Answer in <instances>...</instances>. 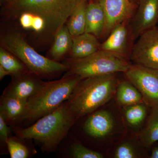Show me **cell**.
<instances>
[{
    "label": "cell",
    "mask_w": 158,
    "mask_h": 158,
    "mask_svg": "<svg viewBox=\"0 0 158 158\" xmlns=\"http://www.w3.org/2000/svg\"><path fill=\"white\" fill-rule=\"evenodd\" d=\"M90 0H10L8 6L18 12H30L42 18L45 29L55 35L77 7Z\"/></svg>",
    "instance_id": "3"
},
{
    "label": "cell",
    "mask_w": 158,
    "mask_h": 158,
    "mask_svg": "<svg viewBox=\"0 0 158 158\" xmlns=\"http://www.w3.org/2000/svg\"><path fill=\"white\" fill-rule=\"evenodd\" d=\"M116 122L113 113L109 110H96L86 119L84 128L85 132L94 138H102L112 134Z\"/></svg>",
    "instance_id": "13"
},
{
    "label": "cell",
    "mask_w": 158,
    "mask_h": 158,
    "mask_svg": "<svg viewBox=\"0 0 158 158\" xmlns=\"http://www.w3.org/2000/svg\"><path fill=\"white\" fill-rule=\"evenodd\" d=\"M124 73L140 91L144 102L151 108H158V70L134 64Z\"/></svg>",
    "instance_id": "7"
},
{
    "label": "cell",
    "mask_w": 158,
    "mask_h": 158,
    "mask_svg": "<svg viewBox=\"0 0 158 158\" xmlns=\"http://www.w3.org/2000/svg\"><path fill=\"white\" fill-rule=\"evenodd\" d=\"M6 144L11 158L28 157V149L25 145L20 142L17 138L9 137L6 141Z\"/></svg>",
    "instance_id": "24"
},
{
    "label": "cell",
    "mask_w": 158,
    "mask_h": 158,
    "mask_svg": "<svg viewBox=\"0 0 158 158\" xmlns=\"http://www.w3.org/2000/svg\"><path fill=\"white\" fill-rule=\"evenodd\" d=\"M2 47L17 57L31 72L40 78H48L68 70V65L43 56L31 47L19 33L3 36Z\"/></svg>",
    "instance_id": "5"
},
{
    "label": "cell",
    "mask_w": 158,
    "mask_h": 158,
    "mask_svg": "<svg viewBox=\"0 0 158 158\" xmlns=\"http://www.w3.org/2000/svg\"><path fill=\"white\" fill-rule=\"evenodd\" d=\"M149 158H158V145L152 148Z\"/></svg>",
    "instance_id": "30"
},
{
    "label": "cell",
    "mask_w": 158,
    "mask_h": 158,
    "mask_svg": "<svg viewBox=\"0 0 158 158\" xmlns=\"http://www.w3.org/2000/svg\"><path fill=\"white\" fill-rule=\"evenodd\" d=\"M138 136L148 150L158 141V108H151L146 123Z\"/></svg>",
    "instance_id": "20"
},
{
    "label": "cell",
    "mask_w": 158,
    "mask_h": 158,
    "mask_svg": "<svg viewBox=\"0 0 158 158\" xmlns=\"http://www.w3.org/2000/svg\"><path fill=\"white\" fill-rule=\"evenodd\" d=\"M27 102L15 97L3 94L0 99V115L8 124L24 119Z\"/></svg>",
    "instance_id": "15"
},
{
    "label": "cell",
    "mask_w": 158,
    "mask_h": 158,
    "mask_svg": "<svg viewBox=\"0 0 158 158\" xmlns=\"http://www.w3.org/2000/svg\"><path fill=\"white\" fill-rule=\"evenodd\" d=\"M125 136L116 146L113 154L115 158H139L149 157L146 148L138 135Z\"/></svg>",
    "instance_id": "16"
},
{
    "label": "cell",
    "mask_w": 158,
    "mask_h": 158,
    "mask_svg": "<svg viewBox=\"0 0 158 158\" xmlns=\"http://www.w3.org/2000/svg\"><path fill=\"white\" fill-rule=\"evenodd\" d=\"M73 43V36L67 26L62 27L55 35V40L51 50L52 59L58 61L69 51H70Z\"/></svg>",
    "instance_id": "21"
},
{
    "label": "cell",
    "mask_w": 158,
    "mask_h": 158,
    "mask_svg": "<svg viewBox=\"0 0 158 158\" xmlns=\"http://www.w3.org/2000/svg\"><path fill=\"white\" fill-rule=\"evenodd\" d=\"M8 123L2 115H0V139L1 142L6 143L9 139L10 128Z\"/></svg>",
    "instance_id": "27"
},
{
    "label": "cell",
    "mask_w": 158,
    "mask_h": 158,
    "mask_svg": "<svg viewBox=\"0 0 158 158\" xmlns=\"http://www.w3.org/2000/svg\"><path fill=\"white\" fill-rule=\"evenodd\" d=\"M34 15L30 12H23L21 13L19 17V22L23 28L31 29Z\"/></svg>",
    "instance_id": "26"
},
{
    "label": "cell",
    "mask_w": 158,
    "mask_h": 158,
    "mask_svg": "<svg viewBox=\"0 0 158 158\" xmlns=\"http://www.w3.org/2000/svg\"><path fill=\"white\" fill-rule=\"evenodd\" d=\"M11 77V82L5 88L2 94L27 102L39 91L45 82L31 71Z\"/></svg>",
    "instance_id": "11"
},
{
    "label": "cell",
    "mask_w": 158,
    "mask_h": 158,
    "mask_svg": "<svg viewBox=\"0 0 158 158\" xmlns=\"http://www.w3.org/2000/svg\"><path fill=\"white\" fill-rule=\"evenodd\" d=\"M71 156L73 158H102L101 153L85 147L79 143L73 144L71 147Z\"/></svg>",
    "instance_id": "25"
},
{
    "label": "cell",
    "mask_w": 158,
    "mask_h": 158,
    "mask_svg": "<svg viewBox=\"0 0 158 158\" xmlns=\"http://www.w3.org/2000/svg\"><path fill=\"white\" fill-rule=\"evenodd\" d=\"M45 28V23L44 20L40 16L34 15V21L31 29L35 32H40L44 31Z\"/></svg>",
    "instance_id": "28"
},
{
    "label": "cell",
    "mask_w": 158,
    "mask_h": 158,
    "mask_svg": "<svg viewBox=\"0 0 158 158\" xmlns=\"http://www.w3.org/2000/svg\"><path fill=\"white\" fill-rule=\"evenodd\" d=\"M7 75H10V73L6 70L2 65H0V80H2L4 77Z\"/></svg>",
    "instance_id": "29"
},
{
    "label": "cell",
    "mask_w": 158,
    "mask_h": 158,
    "mask_svg": "<svg viewBox=\"0 0 158 158\" xmlns=\"http://www.w3.org/2000/svg\"><path fill=\"white\" fill-rule=\"evenodd\" d=\"M77 119L66 101L31 126L17 128L15 133L19 139L34 140L43 152L48 153L56 150Z\"/></svg>",
    "instance_id": "1"
},
{
    "label": "cell",
    "mask_w": 158,
    "mask_h": 158,
    "mask_svg": "<svg viewBox=\"0 0 158 158\" xmlns=\"http://www.w3.org/2000/svg\"><path fill=\"white\" fill-rule=\"evenodd\" d=\"M87 5V2L83 3L78 6L69 18L67 27L73 37L78 36L85 32Z\"/></svg>",
    "instance_id": "23"
},
{
    "label": "cell",
    "mask_w": 158,
    "mask_h": 158,
    "mask_svg": "<svg viewBox=\"0 0 158 158\" xmlns=\"http://www.w3.org/2000/svg\"><path fill=\"white\" fill-rule=\"evenodd\" d=\"M114 97L121 108L144 102L140 91L127 80L119 81Z\"/></svg>",
    "instance_id": "19"
},
{
    "label": "cell",
    "mask_w": 158,
    "mask_h": 158,
    "mask_svg": "<svg viewBox=\"0 0 158 158\" xmlns=\"http://www.w3.org/2000/svg\"><path fill=\"white\" fill-rule=\"evenodd\" d=\"M82 79L79 76L72 75L45 82L39 91L28 100L24 119L36 121L59 108L68 100Z\"/></svg>",
    "instance_id": "4"
},
{
    "label": "cell",
    "mask_w": 158,
    "mask_h": 158,
    "mask_svg": "<svg viewBox=\"0 0 158 158\" xmlns=\"http://www.w3.org/2000/svg\"><path fill=\"white\" fill-rule=\"evenodd\" d=\"M117 73L82 79L67 101L77 119L90 114L115 96L118 80Z\"/></svg>",
    "instance_id": "2"
},
{
    "label": "cell",
    "mask_w": 158,
    "mask_h": 158,
    "mask_svg": "<svg viewBox=\"0 0 158 158\" xmlns=\"http://www.w3.org/2000/svg\"><path fill=\"white\" fill-rule=\"evenodd\" d=\"M63 77L77 75L82 79L110 74L125 73L130 68L127 59L99 49L88 56L69 60Z\"/></svg>",
    "instance_id": "6"
},
{
    "label": "cell",
    "mask_w": 158,
    "mask_h": 158,
    "mask_svg": "<svg viewBox=\"0 0 158 158\" xmlns=\"http://www.w3.org/2000/svg\"><path fill=\"white\" fill-rule=\"evenodd\" d=\"M138 5L131 26L134 39L158 23V0H138Z\"/></svg>",
    "instance_id": "10"
},
{
    "label": "cell",
    "mask_w": 158,
    "mask_h": 158,
    "mask_svg": "<svg viewBox=\"0 0 158 158\" xmlns=\"http://www.w3.org/2000/svg\"><path fill=\"white\" fill-rule=\"evenodd\" d=\"M151 108L144 102L121 108V116L126 128L138 135L144 127Z\"/></svg>",
    "instance_id": "14"
},
{
    "label": "cell",
    "mask_w": 158,
    "mask_h": 158,
    "mask_svg": "<svg viewBox=\"0 0 158 158\" xmlns=\"http://www.w3.org/2000/svg\"><path fill=\"white\" fill-rule=\"evenodd\" d=\"M100 45L98 37L93 34L85 32L74 36L70 50L72 59H81L90 56L100 49Z\"/></svg>",
    "instance_id": "17"
},
{
    "label": "cell",
    "mask_w": 158,
    "mask_h": 158,
    "mask_svg": "<svg viewBox=\"0 0 158 158\" xmlns=\"http://www.w3.org/2000/svg\"><path fill=\"white\" fill-rule=\"evenodd\" d=\"M0 65L9 72L11 77L19 76L30 71L19 59L3 47L0 48Z\"/></svg>",
    "instance_id": "22"
},
{
    "label": "cell",
    "mask_w": 158,
    "mask_h": 158,
    "mask_svg": "<svg viewBox=\"0 0 158 158\" xmlns=\"http://www.w3.org/2000/svg\"><path fill=\"white\" fill-rule=\"evenodd\" d=\"M138 38L130 59L135 64L158 70V27L145 31Z\"/></svg>",
    "instance_id": "8"
},
{
    "label": "cell",
    "mask_w": 158,
    "mask_h": 158,
    "mask_svg": "<svg viewBox=\"0 0 158 158\" xmlns=\"http://www.w3.org/2000/svg\"><path fill=\"white\" fill-rule=\"evenodd\" d=\"M133 2L135 3L136 5H138V0H131Z\"/></svg>",
    "instance_id": "31"
},
{
    "label": "cell",
    "mask_w": 158,
    "mask_h": 158,
    "mask_svg": "<svg viewBox=\"0 0 158 158\" xmlns=\"http://www.w3.org/2000/svg\"><path fill=\"white\" fill-rule=\"evenodd\" d=\"M130 20L126 21L116 26L107 36V39L101 44L100 49L106 51L127 59L131 55L130 41L131 34H132Z\"/></svg>",
    "instance_id": "12"
},
{
    "label": "cell",
    "mask_w": 158,
    "mask_h": 158,
    "mask_svg": "<svg viewBox=\"0 0 158 158\" xmlns=\"http://www.w3.org/2000/svg\"><path fill=\"white\" fill-rule=\"evenodd\" d=\"M106 17L103 36H108L116 26L130 20L134 16L136 4L131 0H98Z\"/></svg>",
    "instance_id": "9"
},
{
    "label": "cell",
    "mask_w": 158,
    "mask_h": 158,
    "mask_svg": "<svg viewBox=\"0 0 158 158\" xmlns=\"http://www.w3.org/2000/svg\"><path fill=\"white\" fill-rule=\"evenodd\" d=\"M106 26L104 12L99 3L91 2L88 4L86 10L85 32L96 37L103 36Z\"/></svg>",
    "instance_id": "18"
}]
</instances>
